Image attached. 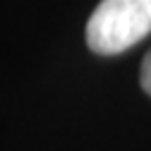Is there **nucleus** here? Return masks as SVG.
Wrapping results in <instances>:
<instances>
[{"instance_id":"1","label":"nucleus","mask_w":151,"mask_h":151,"mask_svg":"<svg viewBox=\"0 0 151 151\" xmlns=\"http://www.w3.org/2000/svg\"><path fill=\"white\" fill-rule=\"evenodd\" d=\"M151 31V0H101L86 22V43L99 55H115Z\"/></svg>"},{"instance_id":"2","label":"nucleus","mask_w":151,"mask_h":151,"mask_svg":"<svg viewBox=\"0 0 151 151\" xmlns=\"http://www.w3.org/2000/svg\"><path fill=\"white\" fill-rule=\"evenodd\" d=\"M142 89L151 96V50L146 53V58L142 63Z\"/></svg>"}]
</instances>
